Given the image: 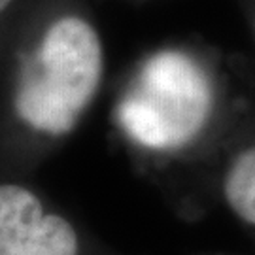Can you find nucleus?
I'll use <instances>...</instances> for the list:
<instances>
[{
    "mask_svg": "<svg viewBox=\"0 0 255 255\" xmlns=\"http://www.w3.org/2000/svg\"><path fill=\"white\" fill-rule=\"evenodd\" d=\"M0 36L11 49L9 114L40 144L72 134L101 91L102 34L82 0H27Z\"/></svg>",
    "mask_w": 255,
    "mask_h": 255,
    "instance_id": "obj_1",
    "label": "nucleus"
},
{
    "mask_svg": "<svg viewBox=\"0 0 255 255\" xmlns=\"http://www.w3.org/2000/svg\"><path fill=\"white\" fill-rule=\"evenodd\" d=\"M219 55L174 44L136 64L119 93L114 121L130 147L155 159L218 157L246 97Z\"/></svg>",
    "mask_w": 255,
    "mask_h": 255,
    "instance_id": "obj_2",
    "label": "nucleus"
},
{
    "mask_svg": "<svg viewBox=\"0 0 255 255\" xmlns=\"http://www.w3.org/2000/svg\"><path fill=\"white\" fill-rule=\"evenodd\" d=\"M0 255H83V235L32 187L0 182Z\"/></svg>",
    "mask_w": 255,
    "mask_h": 255,
    "instance_id": "obj_3",
    "label": "nucleus"
},
{
    "mask_svg": "<svg viewBox=\"0 0 255 255\" xmlns=\"http://www.w3.org/2000/svg\"><path fill=\"white\" fill-rule=\"evenodd\" d=\"M216 185L229 212L255 233V93L248 89L216 157Z\"/></svg>",
    "mask_w": 255,
    "mask_h": 255,
    "instance_id": "obj_4",
    "label": "nucleus"
},
{
    "mask_svg": "<svg viewBox=\"0 0 255 255\" xmlns=\"http://www.w3.org/2000/svg\"><path fill=\"white\" fill-rule=\"evenodd\" d=\"M27 4V0H0V34L17 15L21 8Z\"/></svg>",
    "mask_w": 255,
    "mask_h": 255,
    "instance_id": "obj_5",
    "label": "nucleus"
},
{
    "mask_svg": "<svg viewBox=\"0 0 255 255\" xmlns=\"http://www.w3.org/2000/svg\"><path fill=\"white\" fill-rule=\"evenodd\" d=\"M240 4H242L244 11H246L248 23H250V28H252L255 38V0H240Z\"/></svg>",
    "mask_w": 255,
    "mask_h": 255,
    "instance_id": "obj_6",
    "label": "nucleus"
}]
</instances>
